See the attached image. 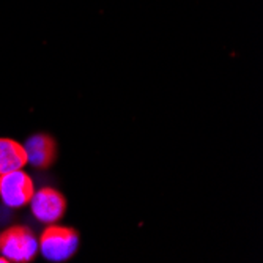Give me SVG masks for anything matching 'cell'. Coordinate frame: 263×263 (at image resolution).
Here are the masks:
<instances>
[{"instance_id": "3957f363", "label": "cell", "mask_w": 263, "mask_h": 263, "mask_svg": "<svg viewBox=\"0 0 263 263\" xmlns=\"http://www.w3.org/2000/svg\"><path fill=\"white\" fill-rule=\"evenodd\" d=\"M35 194V186L30 175L26 172L13 171L0 175V197L10 208L26 206Z\"/></svg>"}, {"instance_id": "5b68a950", "label": "cell", "mask_w": 263, "mask_h": 263, "mask_svg": "<svg viewBox=\"0 0 263 263\" xmlns=\"http://www.w3.org/2000/svg\"><path fill=\"white\" fill-rule=\"evenodd\" d=\"M24 148L27 153V162L33 167H38V169H46L55 159V142L52 137L46 134L32 136L26 142Z\"/></svg>"}, {"instance_id": "277c9868", "label": "cell", "mask_w": 263, "mask_h": 263, "mask_svg": "<svg viewBox=\"0 0 263 263\" xmlns=\"http://www.w3.org/2000/svg\"><path fill=\"white\" fill-rule=\"evenodd\" d=\"M29 203L33 216L44 224L60 221L66 211V199L54 187H41L32 196Z\"/></svg>"}, {"instance_id": "6da1fadb", "label": "cell", "mask_w": 263, "mask_h": 263, "mask_svg": "<svg viewBox=\"0 0 263 263\" xmlns=\"http://www.w3.org/2000/svg\"><path fill=\"white\" fill-rule=\"evenodd\" d=\"M38 248L43 257L49 261H65L76 254L79 248V233L71 227L49 224L41 233Z\"/></svg>"}, {"instance_id": "8992f818", "label": "cell", "mask_w": 263, "mask_h": 263, "mask_svg": "<svg viewBox=\"0 0 263 263\" xmlns=\"http://www.w3.org/2000/svg\"><path fill=\"white\" fill-rule=\"evenodd\" d=\"M27 164L24 145L13 139H0V175L19 171Z\"/></svg>"}, {"instance_id": "52a82bcc", "label": "cell", "mask_w": 263, "mask_h": 263, "mask_svg": "<svg viewBox=\"0 0 263 263\" xmlns=\"http://www.w3.org/2000/svg\"><path fill=\"white\" fill-rule=\"evenodd\" d=\"M7 261H8V260H7L4 255H0V263H7Z\"/></svg>"}, {"instance_id": "7a4b0ae2", "label": "cell", "mask_w": 263, "mask_h": 263, "mask_svg": "<svg viewBox=\"0 0 263 263\" xmlns=\"http://www.w3.org/2000/svg\"><path fill=\"white\" fill-rule=\"evenodd\" d=\"M38 252V240L26 226H13L0 233V255L8 261L26 263Z\"/></svg>"}]
</instances>
